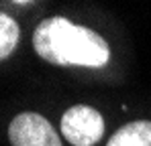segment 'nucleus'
Here are the masks:
<instances>
[{
	"mask_svg": "<svg viewBox=\"0 0 151 146\" xmlns=\"http://www.w3.org/2000/svg\"><path fill=\"white\" fill-rule=\"evenodd\" d=\"M33 45L45 61L55 65L102 67L110 57L108 45L100 35L59 16L47 18L35 28Z\"/></svg>",
	"mask_w": 151,
	"mask_h": 146,
	"instance_id": "obj_1",
	"label": "nucleus"
},
{
	"mask_svg": "<svg viewBox=\"0 0 151 146\" xmlns=\"http://www.w3.org/2000/svg\"><path fill=\"white\" fill-rule=\"evenodd\" d=\"M61 134L74 146H92L104 134V120L90 106H74L61 118Z\"/></svg>",
	"mask_w": 151,
	"mask_h": 146,
	"instance_id": "obj_2",
	"label": "nucleus"
},
{
	"mask_svg": "<svg viewBox=\"0 0 151 146\" xmlns=\"http://www.w3.org/2000/svg\"><path fill=\"white\" fill-rule=\"evenodd\" d=\"M8 136L12 146H61L57 132L49 122L39 114H19L10 128Z\"/></svg>",
	"mask_w": 151,
	"mask_h": 146,
	"instance_id": "obj_3",
	"label": "nucleus"
},
{
	"mask_svg": "<svg viewBox=\"0 0 151 146\" xmlns=\"http://www.w3.org/2000/svg\"><path fill=\"white\" fill-rule=\"evenodd\" d=\"M106 146H151V122H131L123 126Z\"/></svg>",
	"mask_w": 151,
	"mask_h": 146,
	"instance_id": "obj_4",
	"label": "nucleus"
},
{
	"mask_svg": "<svg viewBox=\"0 0 151 146\" xmlns=\"http://www.w3.org/2000/svg\"><path fill=\"white\" fill-rule=\"evenodd\" d=\"M19 43V24L8 14L0 12V61L6 59Z\"/></svg>",
	"mask_w": 151,
	"mask_h": 146,
	"instance_id": "obj_5",
	"label": "nucleus"
}]
</instances>
